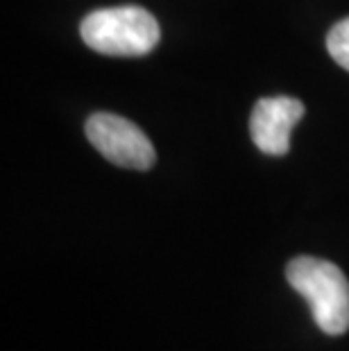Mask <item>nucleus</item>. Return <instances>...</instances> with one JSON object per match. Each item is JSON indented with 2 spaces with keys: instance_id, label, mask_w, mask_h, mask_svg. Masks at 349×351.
I'll list each match as a JSON object with an SVG mask.
<instances>
[{
  "instance_id": "nucleus-1",
  "label": "nucleus",
  "mask_w": 349,
  "mask_h": 351,
  "mask_svg": "<svg viewBox=\"0 0 349 351\" xmlns=\"http://www.w3.org/2000/svg\"><path fill=\"white\" fill-rule=\"evenodd\" d=\"M286 279L311 306V315L326 335L349 328V281L336 263L315 256H297L286 267Z\"/></svg>"
},
{
  "instance_id": "nucleus-2",
  "label": "nucleus",
  "mask_w": 349,
  "mask_h": 351,
  "mask_svg": "<svg viewBox=\"0 0 349 351\" xmlns=\"http://www.w3.org/2000/svg\"><path fill=\"white\" fill-rule=\"evenodd\" d=\"M91 50L111 57H141L157 48L161 29L157 19L139 5L91 12L80 25Z\"/></svg>"
},
{
  "instance_id": "nucleus-3",
  "label": "nucleus",
  "mask_w": 349,
  "mask_h": 351,
  "mask_svg": "<svg viewBox=\"0 0 349 351\" xmlns=\"http://www.w3.org/2000/svg\"><path fill=\"white\" fill-rule=\"evenodd\" d=\"M86 138L107 161L130 170H150L157 161V152L150 138L139 125L128 118L107 114H93L86 121Z\"/></svg>"
},
{
  "instance_id": "nucleus-4",
  "label": "nucleus",
  "mask_w": 349,
  "mask_h": 351,
  "mask_svg": "<svg viewBox=\"0 0 349 351\" xmlns=\"http://www.w3.org/2000/svg\"><path fill=\"white\" fill-rule=\"evenodd\" d=\"M304 104L288 95L263 98L254 104L250 116V134L263 154L284 156L291 150V132L302 121Z\"/></svg>"
},
{
  "instance_id": "nucleus-5",
  "label": "nucleus",
  "mask_w": 349,
  "mask_h": 351,
  "mask_svg": "<svg viewBox=\"0 0 349 351\" xmlns=\"http://www.w3.org/2000/svg\"><path fill=\"white\" fill-rule=\"evenodd\" d=\"M326 50L336 59V64L349 71V16L329 29V34H326Z\"/></svg>"
}]
</instances>
